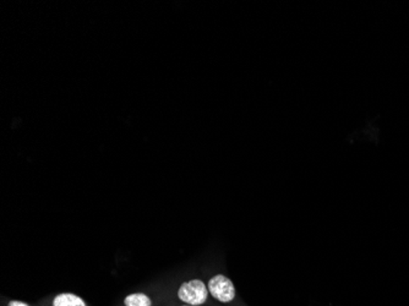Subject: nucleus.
<instances>
[{"instance_id": "nucleus-4", "label": "nucleus", "mask_w": 409, "mask_h": 306, "mask_svg": "<svg viewBox=\"0 0 409 306\" xmlns=\"http://www.w3.org/2000/svg\"><path fill=\"white\" fill-rule=\"evenodd\" d=\"M124 306H152V299L145 293H131L124 297Z\"/></svg>"}, {"instance_id": "nucleus-6", "label": "nucleus", "mask_w": 409, "mask_h": 306, "mask_svg": "<svg viewBox=\"0 0 409 306\" xmlns=\"http://www.w3.org/2000/svg\"><path fill=\"white\" fill-rule=\"evenodd\" d=\"M182 306H192V305H185V304H184V305H182Z\"/></svg>"}, {"instance_id": "nucleus-2", "label": "nucleus", "mask_w": 409, "mask_h": 306, "mask_svg": "<svg viewBox=\"0 0 409 306\" xmlns=\"http://www.w3.org/2000/svg\"><path fill=\"white\" fill-rule=\"evenodd\" d=\"M209 293L214 300L228 304L233 302L235 297V287L228 277L223 275H216L209 280Z\"/></svg>"}, {"instance_id": "nucleus-1", "label": "nucleus", "mask_w": 409, "mask_h": 306, "mask_svg": "<svg viewBox=\"0 0 409 306\" xmlns=\"http://www.w3.org/2000/svg\"><path fill=\"white\" fill-rule=\"evenodd\" d=\"M209 288L201 280H190L179 287L177 295L185 305L200 306L209 299Z\"/></svg>"}, {"instance_id": "nucleus-3", "label": "nucleus", "mask_w": 409, "mask_h": 306, "mask_svg": "<svg viewBox=\"0 0 409 306\" xmlns=\"http://www.w3.org/2000/svg\"><path fill=\"white\" fill-rule=\"evenodd\" d=\"M52 306H88V304L78 294L61 293L53 297Z\"/></svg>"}, {"instance_id": "nucleus-5", "label": "nucleus", "mask_w": 409, "mask_h": 306, "mask_svg": "<svg viewBox=\"0 0 409 306\" xmlns=\"http://www.w3.org/2000/svg\"><path fill=\"white\" fill-rule=\"evenodd\" d=\"M8 306H30L27 302H21V300H10Z\"/></svg>"}]
</instances>
